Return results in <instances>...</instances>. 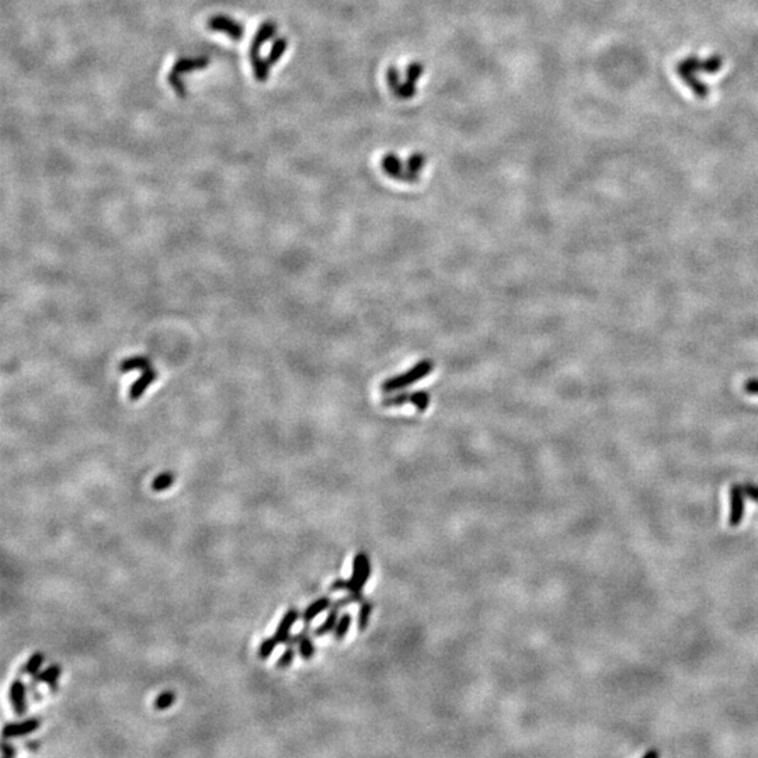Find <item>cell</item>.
<instances>
[{"mask_svg": "<svg viewBox=\"0 0 758 758\" xmlns=\"http://www.w3.org/2000/svg\"><path fill=\"white\" fill-rule=\"evenodd\" d=\"M276 32H277V25L273 21H267V23L260 25V28L257 30V33H256V36L252 41L250 62H252V66H253L254 77L258 82H265L269 77L270 69H271V68L267 66L266 61H263L260 58V49L270 38H273L276 36Z\"/></svg>", "mask_w": 758, "mask_h": 758, "instance_id": "6da1fadb", "label": "cell"}, {"mask_svg": "<svg viewBox=\"0 0 758 758\" xmlns=\"http://www.w3.org/2000/svg\"><path fill=\"white\" fill-rule=\"evenodd\" d=\"M424 164L426 158L421 154L413 155L409 162L406 163V166H403V163L395 155H387L382 160V167L388 176L406 182H415Z\"/></svg>", "mask_w": 758, "mask_h": 758, "instance_id": "7a4b0ae2", "label": "cell"}, {"mask_svg": "<svg viewBox=\"0 0 758 758\" xmlns=\"http://www.w3.org/2000/svg\"><path fill=\"white\" fill-rule=\"evenodd\" d=\"M208 64H210L208 56L180 58V60L176 64H174V66L171 68V71L167 76V80H169L170 86L174 89V92H176L180 96H184L186 95V87H184V83L182 80V76L186 75L187 72H193V71H197V69L207 68Z\"/></svg>", "mask_w": 758, "mask_h": 758, "instance_id": "3957f363", "label": "cell"}, {"mask_svg": "<svg viewBox=\"0 0 758 758\" xmlns=\"http://www.w3.org/2000/svg\"><path fill=\"white\" fill-rule=\"evenodd\" d=\"M431 371H432V363L431 361H423V363L415 365L411 371H407L406 374H402L396 378L388 379L387 382H384L382 389L385 392H393V391L407 388L409 385L420 381V379H423Z\"/></svg>", "mask_w": 758, "mask_h": 758, "instance_id": "277c9868", "label": "cell"}, {"mask_svg": "<svg viewBox=\"0 0 758 758\" xmlns=\"http://www.w3.org/2000/svg\"><path fill=\"white\" fill-rule=\"evenodd\" d=\"M371 561L365 552L360 550L353 559L352 577L348 578V593H363L371 576Z\"/></svg>", "mask_w": 758, "mask_h": 758, "instance_id": "5b68a950", "label": "cell"}, {"mask_svg": "<svg viewBox=\"0 0 758 758\" xmlns=\"http://www.w3.org/2000/svg\"><path fill=\"white\" fill-rule=\"evenodd\" d=\"M41 720L38 718H27L17 722H8L2 727V737L8 740L21 739L25 736L34 735L40 731Z\"/></svg>", "mask_w": 758, "mask_h": 758, "instance_id": "8992f818", "label": "cell"}, {"mask_svg": "<svg viewBox=\"0 0 758 758\" xmlns=\"http://www.w3.org/2000/svg\"><path fill=\"white\" fill-rule=\"evenodd\" d=\"M424 72V66L419 62H415L412 65H409V68H407V72H406V82H400L393 92L398 95V97L400 99H412L415 97V95L417 93V82L419 79L421 77Z\"/></svg>", "mask_w": 758, "mask_h": 758, "instance_id": "52a82bcc", "label": "cell"}, {"mask_svg": "<svg viewBox=\"0 0 758 758\" xmlns=\"http://www.w3.org/2000/svg\"><path fill=\"white\" fill-rule=\"evenodd\" d=\"M208 27L212 32L226 34L232 41H241L245 34L243 25L228 16H215L210 19Z\"/></svg>", "mask_w": 758, "mask_h": 758, "instance_id": "ba28073f", "label": "cell"}, {"mask_svg": "<svg viewBox=\"0 0 758 758\" xmlns=\"http://www.w3.org/2000/svg\"><path fill=\"white\" fill-rule=\"evenodd\" d=\"M301 618V612L298 608H288L284 615L281 617L277 628H276V632H274V636L276 639L278 640L280 645H288L291 637H293V628L294 625L297 624V621Z\"/></svg>", "mask_w": 758, "mask_h": 758, "instance_id": "9c48e42d", "label": "cell"}, {"mask_svg": "<svg viewBox=\"0 0 758 758\" xmlns=\"http://www.w3.org/2000/svg\"><path fill=\"white\" fill-rule=\"evenodd\" d=\"M9 702L13 712L17 716H24L28 712V696L27 687L23 680L16 678L9 685Z\"/></svg>", "mask_w": 758, "mask_h": 758, "instance_id": "30bf717a", "label": "cell"}, {"mask_svg": "<svg viewBox=\"0 0 758 758\" xmlns=\"http://www.w3.org/2000/svg\"><path fill=\"white\" fill-rule=\"evenodd\" d=\"M288 645L298 646V655L304 661H310L316 656V646L310 636V625L305 624V628L297 635H293Z\"/></svg>", "mask_w": 758, "mask_h": 758, "instance_id": "8fae6325", "label": "cell"}, {"mask_svg": "<svg viewBox=\"0 0 758 758\" xmlns=\"http://www.w3.org/2000/svg\"><path fill=\"white\" fill-rule=\"evenodd\" d=\"M729 496H731V514H729V526L731 527H739L742 524V519L744 517V489L743 486L735 485L729 490Z\"/></svg>", "mask_w": 758, "mask_h": 758, "instance_id": "7c38bea8", "label": "cell"}, {"mask_svg": "<svg viewBox=\"0 0 758 758\" xmlns=\"http://www.w3.org/2000/svg\"><path fill=\"white\" fill-rule=\"evenodd\" d=\"M333 605V600L330 596H322L319 597L317 600L312 601L302 612H301V620L304 621V624L306 625H310L315 618H317L322 612L325 611H329Z\"/></svg>", "mask_w": 758, "mask_h": 758, "instance_id": "4fadbf2b", "label": "cell"}, {"mask_svg": "<svg viewBox=\"0 0 758 758\" xmlns=\"http://www.w3.org/2000/svg\"><path fill=\"white\" fill-rule=\"evenodd\" d=\"M62 674V667L60 664H49L45 670H42V672H40L34 680L37 684H45L48 685L52 692H55V689H58V681H60V677Z\"/></svg>", "mask_w": 758, "mask_h": 758, "instance_id": "5bb4252c", "label": "cell"}, {"mask_svg": "<svg viewBox=\"0 0 758 758\" xmlns=\"http://www.w3.org/2000/svg\"><path fill=\"white\" fill-rule=\"evenodd\" d=\"M428 402H430L428 395L424 393V392H419V393L392 398V399L385 402V406H399V404H403V403H413L417 407V409H420L423 412L426 407L428 406Z\"/></svg>", "mask_w": 758, "mask_h": 758, "instance_id": "9a60e30c", "label": "cell"}, {"mask_svg": "<svg viewBox=\"0 0 758 758\" xmlns=\"http://www.w3.org/2000/svg\"><path fill=\"white\" fill-rule=\"evenodd\" d=\"M339 618H340V609L337 608H330L329 609V614L326 615V618L322 621V624H319L313 631H312V635L315 637H323L329 633H333L337 622H339Z\"/></svg>", "mask_w": 758, "mask_h": 758, "instance_id": "2e32d148", "label": "cell"}, {"mask_svg": "<svg viewBox=\"0 0 758 758\" xmlns=\"http://www.w3.org/2000/svg\"><path fill=\"white\" fill-rule=\"evenodd\" d=\"M44 660H45V656H44L42 652H34V653H32V656L27 659V661L24 663V665H23L21 670H20L21 674L34 678V677L40 673V670H41V667H42V664H44Z\"/></svg>", "mask_w": 758, "mask_h": 758, "instance_id": "e0dca14e", "label": "cell"}, {"mask_svg": "<svg viewBox=\"0 0 758 758\" xmlns=\"http://www.w3.org/2000/svg\"><path fill=\"white\" fill-rule=\"evenodd\" d=\"M372 611H374L372 601L364 600L360 604V609H358V614H357V631L358 632H365L368 629L371 618H372Z\"/></svg>", "mask_w": 758, "mask_h": 758, "instance_id": "ac0fdd59", "label": "cell"}, {"mask_svg": "<svg viewBox=\"0 0 758 758\" xmlns=\"http://www.w3.org/2000/svg\"><path fill=\"white\" fill-rule=\"evenodd\" d=\"M352 625H353V615L348 614V612H344L343 615H340L339 618V622L333 631V639L336 640V642H341V640H344L350 632V629H352Z\"/></svg>", "mask_w": 758, "mask_h": 758, "instance_id": "d6986e66", "label": "cell"}, {"mask_svg": "<svg viewBox=\"0 0 758 758\" xmlns=\"http://www.w3.org/2000/svg\"><path fill=\"white\" fill-rule=\"evenodd\" d=\"M278 645H280V644H278V640L276 639L274 635L270 636V637L263 639V640H261V642H260L258 648H257V657H258L260 660H263V661H265V660H269V659L271 657V655L274 653V650H276V648H277Z\"/></svg>", "mask_w": 758, "mask_h": 758, "instance_id": "ffe728a7", "label": "cell"}, {"mask_svg": "<svg viewBox=\"0 0 758 758\" xmlns=\"http://www.w3.org/2000/svg\"><path fill=\"white\" fill-rule=\"evenodd\" d=\"M174 480H176V478H174V474L162 472L152 480L151 487L155 493H162V491L169 490L174 485Z\"/></svg>", "mask_w": 758, "mask_h": 758, "instance_id": "44dd1931", "label": "cell"}, {"mask_svg": "<svg viewBox=\"0 0 758 758\" xmlns=\"http://www.w3.org/2000/svg\"><path fill=\"white\" fill-rule=\"evenodd\" d=\"M174 702H176V694H174L173 691H163L155 698L154 709L159 711V712H163V711H167L169 708H171L174 705Z\"/></svg>", "mask_w": 758, "mask_h": 758, "instance_id": "7402d4cb", "label": "cell"}, {"mask_svg": "<svg viewBox=\"0 0 758 758\" xmlns=\"http://www.w3.org/2000/svg\"><path fill=\"white\" fill-rule=\"evenodd\" d=\"M286 47H288V42H286L285 38H280L273 44L270 55L267 56V60H266V64H267L269 68H271L276 62H278L281 60V56L286 51Z\"/></svg>", "mask_w": 758, "mask_h": 758, "instance_id": "603a6c76", "label": "cell"}, {"mask_svg": "<svg viewBox=\"0 0 758 758\" xmlns=\"http://www.w3.org/2000/svg\"><path fill=\"white\" fill-rule=\"evenodd\" d=\"M155 378H156V376H155V372L149 371L148 374H145V375L139 379V381H136V382L132 385V389H131V398H132V400H136V399L143 393V391L147 389V387H148L152 381H155Z\"/></svg>", "mask_w": 758, "mask_h": 758, "instance_id": "cb8c5ba5", "label": "cell"}, {"mask_svg": "<svg viewBox=\"0 0 758 758\" xmlns=\"http://www.w3.org/2000/svg\"><path fill=\"white\" fill-rule=\"evenodd\" d=\"M295 657H297V650H295L294 645H286V649L281 653V656L276 661V667L278 670H286L288 667H291L294 664Z\"/></svg>", "mask_w": 758, "mask_h": 758, "instance_id": "d4e9b609", "label": "cell"}, {"mask_svg": "<svg viewBox=\"0 0 758 758\" xmlns=\"http://www.w3.org/2000/svg\"><path fill=\"white\" fill-rule=\"evenodd\" d=\"M364 594L363 593H348L345 597L340 598V600H336L333 601V605L332 608H337V609H341L344 607H348V605H354V604H361L364 601Z\"/></svg>", "mask_w": 758, "mask_h": 758, "instance_id": "484cf974", "label": "cell"}, {"mask_svg": "<svg viewBox=\"0 0 758 758\" xmlns=\"http://www.w3.org/2000/svg\"><path fill=\"white\" fill-rule=\"evenodd\" d=\"M329 590H330V593H339V591H347L348 593V578H343V577L336 578L330 585Z\"/></svg>", "mask_w": 758, "mask_h": 758, "instance_id": "4316f807", "label": "cell"}, {"mask_svg": "<svg viewBox=\"0 0 758 758\" xmlns=\"http://www.w3.org/2000/svg\"><path fill=\"white\" fill-rule=\"evenodd\" d=\"M16 754H17L16 747L8 739H3V742H2V755L5 758H14Z\"/></svg>", "mask_w": 758, "mask_h": 758, "instance_id": "83f0119b", "label": "cell"}, {"mask_svg": "<svg viewBox=\"0 0 758 758\" xmlns=\"http://www.w3.org/2000/svg\"><path fill=\"white\" fill-rule=\"evenodd\" d=\"M743 489H744L746 496H748V498H751L754 502H758V486L743 485Z\"/></svg>", "mask_w": 758, "mask_h": 758, "instance_id": "f1b7e54d", "label": "cell"}, {"mask_svg": "<svg viewBox=\"0 0 758 758\" xmlns=\"http://www.w3.org/2000/svg\"><path fill=\"white\" fill-rule=\"evenodd\" d=\"M650 755H653V757H656V755H659V754H657V753H656V751H649V753H646V754H645V755H644V757H650Z\"/></svg>", "mask_w": 758, "mask_h": 758, "instance_id": "f546056e", "label": "cell"}]
</instances>
